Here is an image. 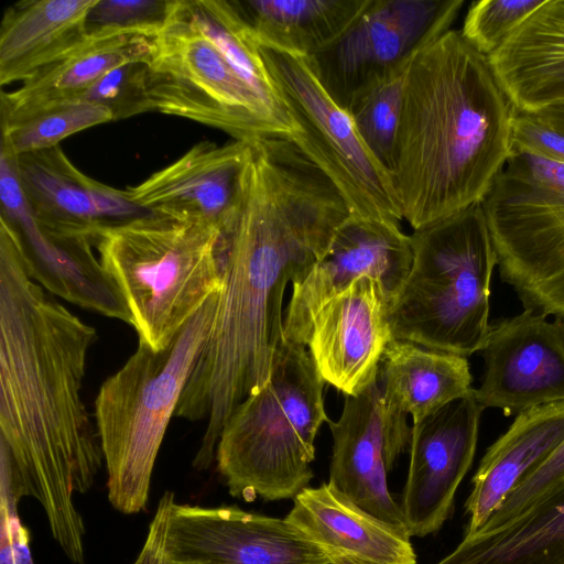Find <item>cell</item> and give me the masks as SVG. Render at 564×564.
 I'll use <instances>...</instances> for the list:
<instances>
[{
  "instance_id": "6da1fadb",
  "label": "cell",
  "mask_w": 564,
  "mask_h": 564,
  "mask_svg": "<svg viewBox=\"0 0 564 564\" xmlns=\"http://www.w3.org/2000/svg\"><path fill=\"white\" fill-rule=\"evenodd\" d=\"M349 216L334 184L290 140L250 142L220 229L212 325L175 412L207 422L195 468L210 466L225 423L271 376L286 341V284L305 280Z\"/></svg>"
},
{
  "instance_id": "7a4b0ae2",
  "label": "cell",
  "mask_w": 564,
  "mask_h": 564,
  "mask_svg": "<svg viewBox=\"0 0 564 564\" xmlns=\"http://www.w3.org/2000/svg\"><path fill=\"white\" fill-rule=\"evenodd\" d=\"M97 330L32 280L14 227L0 216L1 486L36 499L53 539L85 564V494L102 452L82 398Z\"/></svg>"
},
{
  "instance_id": "3957f363",
  "label": "cell",
  "mask_w": 564,
  "mask_h": 564,
  "mask_svg": "<svg viewBox=\"0 0 564 564\" xmlns=\"http://www.w3.org/2000/svg\"><path fill=\"white\" fill-rule=\"evenodd\" d=\"M514 113L488 57L459 30L412 57L390 175L413 230L482 203L512 154Z\"/></svg>"
},
{
  "instance_id": "277c9868",
  "label": "cell",
  "mask_w": 564,
  "mask_h": 564,
  "mask_svg": "<svg viewBox=\"0 0 564 564\" xmlns=\"http://www.w3.org/2000/svg\"><path fill=\"white\" fill-rule=\"evenodd\" d=\"M220 230L147 213L101 227L94 247L120 291L139 340L170 346L221 285Z\"/></svg>"
},
{
  "instance_id": "5b68a950",
  "label": "cell",
  "mask_w": 564,
  "mask_h": 564,
  "mask_svg": "<svg viewBox=\"0 0 564 564\" xmlns=\"http://www.w3.org/2000/svg\"><path fill=\"white\" fill-rule=\"evenodd\" d=\"M321 377L305 346L286 339L267 383L225 423L217 469L235 498L294 499L314 477L315 437L325 413Z\"/></svg>"
},
{
  "instance_id": "8992f818",
  "label": "cell",
  "mask_w": 564,
  "mask_h": 564,
  "mask_svg": "<svg viewBox=\"0 0 564 564\" xmlns=\"http://www.w3.org/2000/svg\"><path fill=\"white\" fill-rule=\"evenodd\" d=\"M413 260L387 317L393 339L469 357L489 329L497 257L481 204L410 235Z\"/></svg>"
},
{
  "instance_id": "52a82bcc",
  "label": "cell",
  "mask_w": 564,
  "mask_h": 564,
  "mask_svg": "<svg viewBox=\"0 0 564 564\" xmlns=\"http://www.w3.org/2000/svg\"><path fill=\"white\" fill-rule=\"evenodd\" d=\"M216 300L212 296L164 350L139 340L135 351L99 389L95 417L108 500L121 513L147 508L155 460L207 338Z\"/></svg>"
},
{
  "instance_id": "ba28073f",
  "label": "cell",
  "mask_w": 564,
  "mask_h": 564,
  "mask_svg": "<svg viewBox=\"0 0 564 564\" xmlns=\"http://www.w3.org/2000/svg\"><path fill=\"white\" fill-rule=\"evenodd\" d=\"M153 111L188 119L234 140L290 139L292 132L181 11L178 0L144 59Z\"/></svg>"
},
{
  "instance_id": "9c48e42d",
  "label": "cell",
  "mask_w": 564,
  "mask_h": 564,
  "mask_svg": "<svg viewBox=\"0 0 564 564\" xmlns=\"http://www.w3.org/2000/svg\"><path fill=\"white\" fill-rule=\"evenodd\" d=\"M260 52L296 129L290 141L334 184L351 216L400 225L389 171L369 150L349 111L325 89L310 58Z\"/></svg>"
},
{
  "instance_id": "30bf717a",
  "label": "cell",
  "mask_w": 564,
  "mask_h": 564,
  "mask_svg": "<svg viewBox=\"0 0 564 564\" xmlns=\"http://www.w3.org/2000/svg\"><path fill=\"white\" fill-rule=\"evenodd\" d=\"M481 205L501 281L524 310L564 322V194L502 170Z\"/></svg>"
},
{
  "instance_id": "8fae6325",
  "label": "cell",
  "mask_w": 564,
  "mask_h": 564,
  "mask_svg": "<svg viewBox=\"0 0 564 564\" xmlns=\"http://www.w3.org/2000/svg\"><path fill=\"white\" fill-rule=\"evenodd\" d=\"M143 546L186 564H329L286 518L182 505L171 491L161 497Z\"/></svg>"
},
{
  "instance_id": "7c38bea8",
  "label": "cell",
  "mask_w": 564,
  "mask_h": 564,
  "mask_svg": "<svg viewBox=\"0 0 564 564\" xmlns=\"http://www.w3.org/2000/svg\"><path fill=\"white\" fill-rule=\"evenodd\" d=\"M464 0H370L348 30L310 61L345 109L366 88L398 73L452 29Z\"/></svg>"
},
{
  "instance_id": "4fadbf2b",
  "label": "cell",
  "mask_w": 564,
  "mask_h": 564,
  "mask_svg": "<svg viewBox=\"0 0 564 564\" xmlns=\"http://www.w3.org/2000/svg\"><path fill=\"white\" fill-rule=\"evenodd\" d=\"M333 436L329 480L356 506L410 536L401 507L392 498L387 474L410 446L406 417L388 411L378 379L358 395H344Z\"/></svg>"
},
{
  "instance_id": "5bb4252c",
  "label": "cell",
  "mask_w": 564,
  "mask_h": 564,
  "mask_svg": "<svg viewBox=\"0 0 564 564\" xmlns=\"http://www.w3.org/2000/svg\"><path fill=\"white\" fill-rule=\"evenodd\" d=\"M412 260L410 236L399 224L350 215L335 232L324 258L300 285L293 286L284 317L285 338L306 346L315 315L360 278L377 280L390 303L404 283Z\"/></svg>"
},
{
  "instance_id": "9a60e30c",
  "label": "cell",
  "mask_w": 564,
  "mask_h": 564,
  "mask_svg": "<svg viewBox=\"0 0 564 564\" xmlns=\"http://www.w3.org/2000/svg\"><path fill=\"white\" fill-rule=\"evenodd\" d=\"M484 359L474 398L506 415L564 402V322L529 310L496 319L479 350Z\"/></svg>"
},
{
  "instance_id": "2e32d148",
  "label": "cell",
  "mask_w": 564,
  "mask_h": 564,
  "mask_svg": "<svg viewBox=\"0 0 564 564\" xmlns=\"http://www.w3.org/2000/svg\"><path fill=\"white\" fill-rule=\"evenodd\" d=\"M14 159L0 152V216L17 231L32 280L54 296L132 325L120 291L94 253L93 241L50 232L36 221L18 178Z\"/></svg>"
},
{
  "instance_id": "e0dca14e",
  "label": "cell",
  "mask_w": 564,
  "mask_h": 564,
  "mask_svg": "<svg viewBox=\"0 0 564 564\" xmlns=\"http://www.w3.org/2000/svg\"><path fill=\"white\" fill-rule=\"evenodd\" d=\"M482 410L473 394L413 423L400 505L410 536L435 533L451 518L474 460Z\"/></svg>"
},
{
  "instance_id": "ac0fdd59",
  "label": "cell",
  "mask_w": 564,
  "mask_h": 564,
  "mask_svg": "<svg viewBox=\"0 0 564 564\" xmlns=\"http://www.w3.org/2000/svg\"><path fill=\"white\" fill-rule=\"evenodd\" d=\"M388 304L381 284L364 276L327 302L313 319L310 355L325 383L344 395H358L378 379L381 357L393 339Z\"/></svg>"
},
{
  "instance_id": "d6986e66",
  "label": "cell",
  "mask_w": 564,
  "mask_h": 564,
  "mask_svg": "<svg viewBox=\"0 0 564 564\" xmlns=\"http://www.w3.org/2000/svg\"><path fill=\"white\" fill-rule=\"evenodd\" d=\"M28 204L45 230L93 241L98 230L147 214L123 191L84 174L59 145L14 159Z\"/></svg>"
},
{
  "instance_id": "ffe728a7",
  "label": "cell",
  "mask_w": 564,
  "mask_h": 564,
  "mask_svg": "<svg viewBox=\"0 0 564 564\" xmlns=\"http://www.w3.org/2000/svg\"><path fill=\"white\" fill-rule=\"evenodd\" d=\"M250 141H200L123 193L147 213L203 221L220 230L232 209Z\"/></svg>"
},
{
  "instance_id": "44dd1931",
  "label": "cell",
  "mask_w": 564,
  "mask_h": 564,
  "mask_svg": "<svg viewBox=\"0 0 564 564\" xmlns=\"http://www.w3.org/2000/svg\"><path fill=\"white\" fill-rule=\"evenodd\" d=\"M286 519L329 564H416L409 535L366 512L328 482L306 487Z\"/></svg>"
},
{
  "instance_id": "7402d4cb",
  "label": "cell",
  "mask_w": 564,
  "mask_h": 564,
  "mask_svg": "<svg viewBox=\"0 0 564 564\" xmlns=\"http://www.w3.org/2000/svg\"><path fill=\"white\" fill-rule=\"evenodd\" d=\"M488 61L517 111L564 105V0H544Z\"/></svg>"
},
{
  "instance_id": "603a6c76",
  "label": "cell",
  "mask_w": 564,
  "mask_h": 564,
  "mask_svg": "<svg viewBox=\"0 0 564 564\" xmlns=\"http://www.w3.org/2000/svg\"><path fill=\"white\" fill-rule=\"evenodd\" d=\"M564 441V402L516 415L509 429L488 447L471 479L465 502L464 536L477 533L517 485Z\"/></svg>"
},
{
  "instance_id": "cb8c5ba5",
  "label": "cell",
  "mask_w": 564,
  "mask_h": 564,
  "mask_svg": "<svg viewBox=\"0 0 564 564\" xmlns=\"http://www.w3.org/2000/svg\"><path fill=\"white\" fill-rule=\"evenodd\" d=\"M150 37L118 31L88 33L75 50L44 67L12 91H2L1 127L21 121L41 110L77 100L112 68L144 62Z\"/></svg>"
},
{
  "instance_id": "d4e9b609",
  "label": "cell",
  "mask_w": 564,
  "mask_h": 564,
  "mask_svg": "<svg viewBox=\"0 0 564 564\" xmlns=\"http://www.w3.org/2000/svg\"><path fill=\"white\" fill-rule=\"evenodd\" d=\"M98 0H23L8 8L0 26V84L25 82L78 47Z\"/></svg>"
},
{
  "instance_id": "484cf974",
  "label": "cell",
  "mask_w": 564,
  "mask_h": 564,
  "mask_svg": "<svg viewBox=\"0 0 564 564\" xmlns=\"http://www.w3.org/2000/svg\"><path fill=\"white\" fill-rule=\"evenodd\" d=\"M378 381L388 411L413 423L475 390L467 358L400 339L387 345Z\"/></svg>"
},
{
  "instance_id": "4316f807",
  "label": "cell",
  "mask_w": 564,
  "mask_h": 564,
  "mask_svg": "<svg viewBox=\"0 0 564 564\" xmlns=\"http://www.w3.org/2000/svg\"><path fill=\"white\" fill-rule=\"evenodd\" d=\"M262 48L313 57L336 42L370 0H231Z\"/></svg>"
},
{
  "instance_id": "83f0119b",
  "label": "cell",
  "mask_w": 564,
  "mask_h": 564,
  "mask_svg": "<svg viewBox=\"0 0 564 564\" xmlns=\"http://www.w3.org/2000/svg\"><path fill=\"white\" fill-rule=\"evenodd\" d=\"M435 564H564V478L510 522L464 536Z\"/></svg>"
},
{
  "instance_id": "f1b7e54d",
  "label": "cell",
  "mask_w": 564,
  "mask_h": 564,
  "mask_svg": "<svg viewBox=\"0 0 564 564\" xmlns=\"http://www.w3.org/2000/svg\"><path fill=\"white\" fill-rule=\"evenodd\" d=\"M178 3L181 11L219 50L237 74L293 135L295 126L268 70L260 47L247 32L232 1L178 0Z\"/></svg>"
},
{
  "instance_id": "f546056e",
  "label": "cell",
  "mask_w": 564,
  "mask_h": 564,
  "mask_svg": "<svg viewBox=\"0 0 564 564\" xmlns=\"http://www.w3.org/2000/svg\"><path fill=\"white\" fill-rule=\"evenodd\" d=\"M110 121L113 116L102 106L80 100L63 102L2 126L1 150L17 158L56 147L72 134Z\"/></svg>"
},
{
  "instance_id": "4dcf8cb0",
  "label": "cell",
  "mask_w": 564,
  "mask_h": 564,
  "mask_svg": "<svg viewBox=\"0 0 564 564\" xmlns=\"http://www.w3.org/2000/svg\"><path fill=\"white\" fill-rule=\"evenodd\" d=\"M406 69L408 67L366 88L347 108L360 137L389 173Z\"/></svg>"
},
{
  "instance_id": "1f68e13d",
  "label": "cell",
  "mask_w": 564,
  "mask_h": 564,
  "mask_svg": "<svg viewBox=\"0 0 564 564\" xmlns=\"http://www.w3.org/2000/svg\"><path fill=\"white\" fill-rule=\"evenodd\" d=\"M544 0L474 1L465 15L463 37L489 57Z\"/></svg>"
},
{
  "instance_id": "d6a6232c",
  "label": "cell",
  "mask_w": 564,
  "mask_h": 564,
  "mask_svg": "<svg viewBox=\"0 0 564 564\" xmlns=\"http://www.w3.org/2000/svg\"><path fill=\"white\" fill-rule=\"evenodd\" d=\"M77 100L109 109L113 120L153 111L143 62L119 65L95 82Z\"/></svg>"
},
{
  "instance_id": "836d02e7",
  "label": "cell",
  "mask_w": 564,
  "mask_h": 564,
  "mask_svg": "<svg viewBox=\"0 0 564 564\" xmlns=\"http://www.w3.org/2000/svg\"><path fill=\"white\" fill-rule=\"evenodd\" d=\"M175 0H98L88 17V33L118 31L152 37L167 23Z\"/></svg>"
},
{
  "instance_id": "e575fe53",
  "label": "cell",
  "mask_w": 564,
  "mask_h": 564,
  "mask_svg": "<svg viewBox=\"0 0 564 564\" xmlns=\"http://www.w3.org/2000/svg\"><path fill=\"white\" fill-rule=\"evenodd\" d=\"M563 478L564 441L542 464L517 485L478 532L492 531L510 522Z\"/></svg>"
},
{
  "instance_id": "d590c367",
  "label": "cell",
  "mask_w": 564,
  "mask_h": 564,
  "mask_svg": "<svg viewBox=\"0 0 564 564\" xmlns=\"http://www.w3.org/2000/svg\"><path fill=\"white\" fill-rule=\"evenodd\" d=\"M511 142L512 153H529L564 163V134L546 126L534 113L516 110Z\"/></svg>"
},
{
  "instance_id": "8d00e7d4",
  "label": "cell",
  "mask_w": 564,
  "mask_h": 564,
  "mask_svg": "<svg viewBox=\"0 0 564 564\" xmlns=\"http://www.w3.org/2000/svg\"><path fill=\"white\" fill-rule=\"evenodd\" d=\"M535 186L564 194V163L513 152L502 169Z\"/></svg>"
},
{
  "instance_id": "74e56055",
  "label": "cell",
  "mask_w": 564,
  "mask_h": 564,
  "mask_svg": "<svg viewBox=\"0 0 564 564\" xmlns=\"http://www.w3.org/2000/svg\"><path fill=\"white\" fill-rule=\"evenodd\" d=\"M132 564H186L174 562L162 557L150 549L142 546L140 553Z\"/></svg>"
}]
</instances>
